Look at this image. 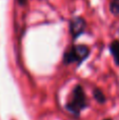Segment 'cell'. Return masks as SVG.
Here are the masks:
<instances>
[{
  "label": "cell",
  "instance_id": "obj_8",
  "mask_svg": "<svg viewBox=\"0 0 119 120\" xmlns=\"http://www.w3.org/2000/svg\"><path fill=\"white\" fill-rule=\"evenodd\" d=\"M105 120H112V119H105Z\"/></svg>",
  "mask_w": 119,
  "mask_h": 120
},
{
  "label": "cell",
  "instance_id": "obj_2",
  "mask_svg": "<svg viewBox=\"0 0 119 120\" xmlns=\"http://www.w3.org/2000/svg\"><path fill=\"white\" fill-rule=\"evenodd\" d=\"M90 50L88 46L86 45H75L71 48L67 52H65L64 57H63V61L65 64H70L73 62H77L80 64L84 59L88 57Z\"/></svg>",
  "mask_w": 119,
  "mask_h": 120
},
{
  "label": "cell",
  "instance_id": "obj_3",
  "mask_svg": "<svg viewBox=\"0 0 119 120\" xmlns=\"http://www.w3.org/2000/svg\"><path fill=\"white\" fill-rule=\"evenodd\" d=\"M84 29H86V21L81 17H75L70 21V32L74 39L77 38L81 33H83Z\"/></svg>",
  "mask_w": 119,
  "mask_h": 120
},
{
  "label": "cell",
  "instance_id": "obj_4",
  "mask_svg": "<svg viewBox=\"0 0 119 120\" xmlns=\"http://www.w3.org/2000/svg\"><path fill=\"white\" fill-rule=\"evenodd\" d=\"M110 51H111L112 55H113V58L115 63L119 65V41L115 40L110 44Z\"/></svg>",
  "mask_w": 119,
  "mask_h": 120
},
{
  "label": "cell",
  "instance_id": "obj_1",
  "mask_svg": "<svg viewBox=\"0 0 119 120\" xmlns=\"http://www.w3.org/2000/svg\"><path fill=\"white\" fill-rule=\"evenodd\" d=\"M86 106V97L84 94L83 90L80 85L75 86L73 93H72V97L69 100V102L67 103V109L70 113L72 114L78 115L80 114L82 110Z\"/></svg>",
  "mask_w": 119,
  "mask_h": 120
},
{
  "label": "cell",
  "instance_id": "obj_7",
  "mask_svg": "<svg viewBox=\"0 0 119 120\" xmlns=\"http://www.w3.org/2000/svg\"><path fill=\"white\" fill-rule=\"evenodd\" d=\"M18 1V3L20 4V5H24L25 2H26V0H17Z\"/></svg>",
  "mask_w": 119,
  "mask_h": 120
},
{
  "label": "cell",
  "instance_id": "obj_5",
  "mask_svg": "<svg viewBox=\"0 0 119 120\" xmlns=\"http://www.w3.org/2000/svg\"><path fill=\"white\" fill-rule=\"evenodd\" d=\"M110 11H111L112 14L119 15V0H111Z\"/></svg>",
  "mask_w": 119,
  "mask_h": 120
},
{
  "label": "cell",
  "instance_id": "obj_6",
  "mask_svg": "<svg viewBox=\"0 0 119 120\" xmlns=\"http://www.w3.org/2000/svg\"><path fill=\"white\" fill-rule=\"evenodd\" d=\"M94 97H95V99L97 100V101L99 102V103H104L105 102V97H104V95H103V93L100 91V90H98V89H96L94 91Z\"/></svg>",
  "mask_w": 119,
  "mask_h": 120
}]
</instances>
